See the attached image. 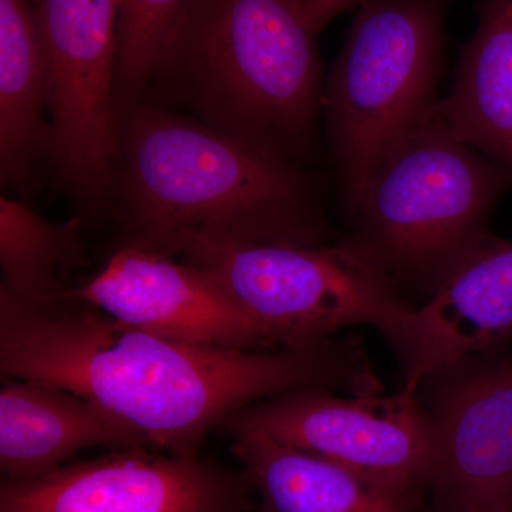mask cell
<instances>
[{
    "mask_svg": "<svg viewBox=\"0 0 512 512\" xmlns=\"http://www.w3.org/2000/svg\"><path fill=\"white\" fill-rule=\"evenodd\" d=\"M0 372L86 397L178 457L200 456L229 416L278 394L384 390L357 336L278 352L195 345L111 318L69 288L39 301L0 292Z\"/></svg>",
    "mask_w": 512,
    "mask_h": 512,
    "instance_id": "6da1fadb",
    "label": "cell"
},
{
    "mask_svg": "<svg viewBox=\"0 0 512 512\" xmlns=\"http://www.w3.org/2000/svg\"><path fill=\"white\" fill-rule=\"evenodd\" d=\"M113 197L123 245L174 258L198 238L315 247L338 237L322 174L150 104L120 111Z\"/></svg>",
    "mask_w": 512,
    "mask_h": 512,
    "instance_id": "7a4b0ae2",
    "label": "cell"
},
{
    "mask_svg": "<svg viewBox=\"0 0 512 512\" xmlns=\"http://www.w3.org/2000/svg\"><path fill=\"white\" fill-rule=\"evenodd\" d=\"M316 36L292 0H187L153 82L201 123L308 165L325 87Z\"/></svg>",
    "mask_w": 512,
    "mask_h": 512,
    "instance_id": "3957f363",
    "label": "cell"
},
{
    "mask_svg": "<svg viewBox=\"0 0 512 512\" xmlns=\"http://www.w3.org/2000/svg\"><path fill=\"white\" fill-rule=\"evenodd\" d=\"M511 190V171L451 136L433 113L384 157L335 242L421 305L491 234Z\"/></svg>",
    "mask_w": 512,
    "mask_h": 512,
    "instance_id": "277c9868",
    "label": "cell"
},
{
    "mask_svg": "<svg viewBox=\"0 0 512 512\" xmlns=\"http://www.w3.org/2000/svg\"><path fill=\"white\" fill-rule=\"evenodd\" d=\"M453 0H365L323 87L339 208L348 220L377 167L439 103Z\"/></svg>",
    "mask_w": 512,
    "mask_h": 512,
    "instance_id": "5b68a950",
    "label": "cell"
},
{
    "mask_svg": "<svg viewBox=\"0 0 512 512\" xmlns=\"http://www.w3.org/2000/svg\"><path fill=\"white\" fill-rule=\"evenodd\" d=\"M177 258L210 272L282 349L373 326L394 350L416 308L397 286L336 244H266L222 238L187 242Z\"/></svg>",
    "mask_w": 512,
    "mask_h": 512,
    "instance_id": "8992f818",
    "label": "cell"
},
{
    "mask_svg": "<svg viewBox=\"0 0 512 512\" xmlns=\"http://www.w3.org/2000/svg\"><path fill=\"white\" fill-rule=\"evenodd\" d=\"M30 2L49 86V163L77 207L99 212L116 181L119 0Z\"/></svg>",
    "mask_w": 512,
    "mask_h": 512,
    "instance_id": "52a82bcc",
    "label": "cell"
},
{
    "mask_svg": "<svg viewBox=\"0 0 512 512\" xmlns=\"http://www.w3.org/2000/svg\"><path fill=\"white\" fill-rule=\"evenodd\" d=\"M218 433L229 439L262 434L409 493L429 490L433 477V426L409 387L390 396L282 393L238 410Z\"/></svg>",
    "mask_w": 512,
    "mask_h": 512,
    "instance_id": "ba28073f",
    "label": "cell"
},
{
    "mask_svg": "<svg viewBox=\"0 0 512 512\" xmlns=\"http://www.w3.org/2000/svg\"><path fill=\"white\" fill-rule=\"evenodd\" d=\"M434 434L439 512H512V352L466 357L416 386Z\"/></svg>",
    "mask_w": 512,
    "mask_h": 512,
    "instance_id": "9c48e42d",
    "label": "cell"
},
{
    "mask_svg": "<svg viewBox=\"0 0 512 512\" xmlns=\"http://www.w3.org/2000/svg\"><path fill=\"white\" fill-rule=\"evenodd\" d=\"M252 493L245 471L128 448L30 480L5 478L0 512H252Z\"/></svg>",
    "mask_w": 512,
    "mask_h": 512,
    "instance_id": "30bf717a",
    "label": "cell"
},
{
    "mask_svg": "<svg viewBox=\"0 0 512 512\" xmlns=\"http://www.w3.org/2000/svg\"><path fill=\"white\" fill-rule=\"evenodd\" d=\"M74 295L111 318L164 338L239 350L282 349L210 272L150 249L121 245Z\"/></svg>",
    "mask_w": 512,
    "mask_h": 512,
    "instance_id": "8fae6325",
    "label": "cell"
},
{
    "mask_svg": "<svg viewBox=\"0 0 512 512\" xmlns=\"http://www.w3.org/2000/svg\"><path fill=\"white\" fill-rule=\"evenodd\" d=\"M512 238L487 237L476 245L407 320L394 350L404 387L466 357L510 349Z\"/></svg>",
    "mask_w": 512,
    "mask_h": 512,
    "instance_id": "7c38bea8",
    "label": "cell"
},
{
    "mask_svg": "<svg viewBox=\"0 0 512 512\" xmlns=\"http://www.w3.org/2000/svg\"><path fill=\"white\" fill-rule=\"evenodd\" d=\"M94 447L151 448L143 436L86 397L37 380L8 377L3 383L0 470L8 480L45 476Z\"/></svg>",
    "mask_w": 512,
    "mask_h": 512,
    "instance_id": "4fadbf2b",
    "label": "cell"
},
{
    "mask_svg": "<svg viewBox=\"0 0 512 512\" xmlns=\"http://www.w3.org/2000/svg\"><path fill=\"white\" fill-rule=\"evenodd\" d=\"M231 451L258 493L262 512H416L420 504L421 494L262 434L234 437Z\"/></svg>",
    "mask_w": 512,
    "mask_h": 512,
    "instance_id": "5bb4252c",
    "label": "cell"
},
{
    "mask_svg": "<svg viewBox=\"0 0 512 512\" xmlns=\"http://www.w3.org/2000/svg\"><path fill=\"white\" fill-rule=\"evenodd\" d=\"M476 13L434 114L451 136L512 173V0H476Z\"/></svg>",
    "mask_w": 512,
    "mask_h": 512,
    "instance_id": "9a60e30c",
    "label": "cell"
},
{
    "mask_svg": "<svg viewBox=\"0 0 512 512\" xmlns=\"http://www.w3.org/2000/svg\"><path fill=\"white\" fill-rule=\"evenodd\" d=\"M49 86L30 0H0V181L29 198L49 161Z\"/></svg>",
    "mask_w": 512,
    "mask_h": 512,
    "instance_id": "2e32d148",
    "label": "cell"
},
{
    "mask_svg": "<svg viewBox=\"0 0 512 512\" xmlns=\"http://www.w3.org/2000/svg\"><path fill=\"white\" fill-rule=\"evenodd\" d=\"M83 255L82 218L50 222L28 204L0 198V292L39 301L66 291L64 278Z\"/></svg>",
    "mask_w": 512,
    "mask_h": 512,
    "instance_id": "e0dca14e",
    "label": "cell"
},
{
    "mask_svg": "<svg viewBox=\"0 0 512 512\" xmlns=\"http://www.w3.org/2000/svg\"><path fill=\"white\" fill-rule=\"evenodd\" d=\"M187 0H119L116 104L120 111L143 103L161 53Z\"/></svg>",
    "mask_w": 512,
    "mask_h": 512,
    "instance_id": "ac0fdd59",
    "label": "cell"
},
{
    "mask_svg": "<svg viewBox=\"0 0 512 512\" xmlns=\"http://www.w3.org/2000/svg\"><path fill=\"white\" fill-rule=\"evenodd\" d=\"M296 8L316 33L325 28L336 16L342 15L365 0H292Z\"/></svg>",
    "mask_w": 512,
    "mask_h": 512,
    "instance_id": "d6986e66",
    "label": "cell"
}]
</instances>
